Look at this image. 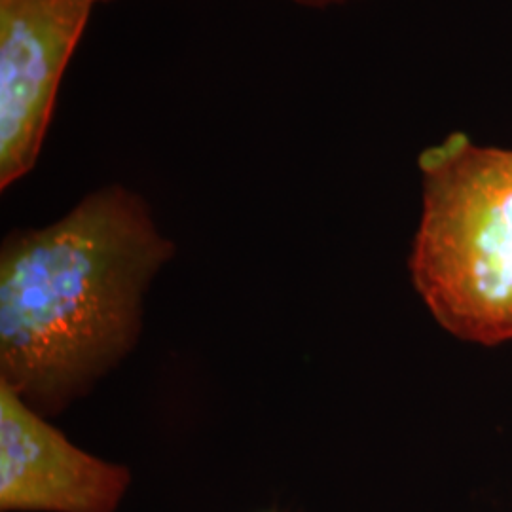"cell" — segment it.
Wrapping results in <instances>:
<instances>
[{
	"instance_id": "cell-1",
	"label": "cell",
	"mask_w": 512,
	"mask_h": 512,
	"mask_svg": "<svg viewBox=\"0 0 512 512\" xmlns=\"http://www.w3.org/2000/svg\"><path fill=\"white\" fill-rule=\"evenodd\" d=\"M173 251L147 202L122 184L6 236L0 382L44 418L63 412L133 349L143 294Z\"/></svg>"
},
{
	"instance_id": "cell-2",
	"label": "cell",
	"mask_w": 512,
	"mask_h": 512,
	"mask_svg": "<svg viewBox=\"0 0 512 512\" xmlns=\"http://www.w3.org/2000/svg\"><path fill=\"white\" fill-rule=\"evenodd\" d=\"M421 215L408 270L454 338L512 342V148L448 135L420 156Z\"/></svg>"
},
{
	"instance_id": "cell-3",
	"label": "cell",
	"mask_w": 512,
	"mask_h": 512,
	"mask_svg": "<svg viewBox=\"0 0 512 512\" xmlns=\"http://www.w3.org/2000/svg\"><path fill=\"white\" fill-rule=\"evenodd\" d=\"M95 0H0V188L37 164Z\"/></svg>"
},
{
	"instance_id": "cell-4",
	"label": "cell",
	"mask_w": 512,
	"mask_h": 512,
	"mask_svg": "<svg viewBox=\"0 0 512 512\" xmlns=\"http://www.w3.org/2000/svg\"><path fill=\"white\" fill-rule=\"evenodd\" d=\"M126 467L80 450L0 382V511L116 512Z\"/></svg>"
},
{
	"instance_id": "cell-5",
	"label": "cell",
	"mask_w": 512,
	"mask_h": 512,
	"mask_svg": "<svg viewBox=\"0 0 512 512\" xmlns=\"http://www.w3.org/2000/svg\"><path fill=\"white\" fill-rule=\"evenodd\" d=\"M298 4H304V6H313V8H325V6H334V4H344L348 0H294Z\"/></svg>"
},
{
	"instance_id": "cell-6",
	"label": "cell",
	"mask_w": 512,
	"mask_h": 512,
	"mask_svg": "<svg viewBox=\"0 0 512 512\" xmlns=\"http://www.w3.org/2000/svg\"><path fill=\"white\" fill-rule=\"evenodd\" d=\"M95 2H97V4H99V2H109V0H95Z\"/></svg>"
},
{
	"instance_id": "cell-7",
	"label": "cell",
	"mask_w": 512,
	"mask_h": 512,
	"mask_svg": "<svg viewBox=\"0 0 512 512\" xmlns=\"http://www.w3.org/2000/svg\"><path fill=\"white\" fill-rule=\"evenodd\" d=\"M262 512H277V511H262Z\"/></svg>"
}]
</instances>
